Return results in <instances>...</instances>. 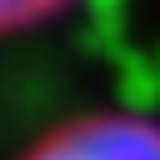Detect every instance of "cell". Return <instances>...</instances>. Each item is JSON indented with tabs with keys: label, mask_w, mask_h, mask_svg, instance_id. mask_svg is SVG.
<instances>
[{
	"label": "cell",
	"mask_w": 160,
	"mask_h": 160,
	"mask_svg": "<svg viewBox=\"0 0 160 160\" xmlns=\"http://www.w3.org/2000/svg\"><path fill=\"white\" fill-rule=\"evenodd\" d=\"M25 160H160V120L130 110H95L45 130Z\"/></svg>",
	"instance_id": "cell-1"
},
{
	"label": "cell",
	"mask_w": 160,
	"mask_h": 160,
	"mask_svg": "<svg viewBox=\"0 0 160 160\" xmlns=\"http://www.w3.org/2000/svg\"><path fill=\"white\" fill-rule=\"evenodd\" d=\"M70 0H0V35L5 30H30L50 15H60Z\"/></svg>",
	"instance_id": "cell-2"
}]
</instances>
